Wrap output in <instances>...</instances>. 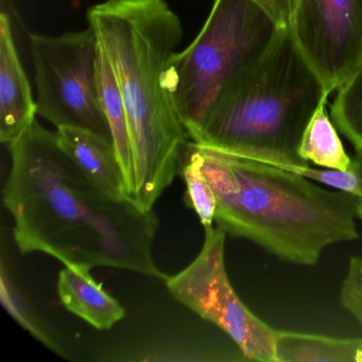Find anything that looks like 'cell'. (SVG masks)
Segmentation results:
<instances>
[{"label":"cell","mask_w":362,"mask_h":362,"mask_svg":"<svg viewBox=\"0 0 362 362\" xmlns=\"http://www.w3.org/2000/svg\"><path fill=\"white\" fill-rule=\"evenodd\" d=\"M296 0H291V11L293 10L294 5H296Z\"/></svg>","instance_id":"21"},{"label":"cell","mask_w":362,"mask_h":362,"mask_svg":"<svg viewBox=\"0 0 362 362\" xmlns=\"http://www.w3.org/2000/svg\"><path fill=\"white\" fill-rule=\"evenodd\" d=\"M272 20L279 28H288L291 22V0H254Z\"/></svg>","instance_id":"19"},{"label":"cell","mask_w":362,"mask_h":362,"mask_svg":"<svg viewBox=\"0 0 362 362\" xmlns=\"http://www.w3.org/2000/svg\"><path fill=\"white\" fill-rule=\"evenodd\" d=\"M37 101L21 62L11 20L0 14V141L10 145L37 120Z\"/></svg>","instance_id":"9"},{"label":"cell","mask_w":362,"mask_h":362,"mask_svg":"<svg viewBox=\"0 0 362 362\" xmlns=\"http://www.w3.org/2000/svg\"><path fill=\"white\" fill-rule=\"evenodd\" d=\"M194 144L216 199L215 222L284 262L317 264L326 247L359 238L354 196L273 165Z\"/></svg>","instance_id":"3"},{"label":"cell","mask_w":362,"mask_h":362,"mask_svg":"<svg viewBox=\"0 0 362 362\" xmlns=\"http://www.w3.org/2000/svg\"><path fill=\"white\" fill-rule=\"evenodd\" d=\"M97 82H98L101 105L111 129L114 147H115L122 173L126 177L129 197H130L133 180H134V166H133L132 149H131L126 107H124V99H122L113 69L100 45H99L98 58H97Z\"/></svg>","instance_id":"13"},{"label":"cell","mask_w":362,"mask_h":362,"mask_svg":"<svg viewBox=\"0 0 362 362\" xmlns=\"http://www.w3.org/2000/svg\"><path fill=\"white\" fill-rule=\"evenodd\" d=\"M341 304L357 320L362 327V257L351 256L349 270L343 281Z\"/></svg>","instance_id":"18"},{"label":"cell","mask_w":362,"mask_h":362,"mask_svg":"<svg viewBox=\"0 0 362 362\" xmlns=\"http://www.w3.org/2000/svg\"><path fill=\"white\" fill-rule=\"evenodd\" d=\"M29 40L37 115L57 129H82L113 143L99 96L94 29L60 35L31 33Z\"/></svg>","instance_id":"6"},{"label":"cell","mask_w":362,"mask_h":362,"mask_svg":"<svg viewBox=\"0 0 362 362\" xmlns=\"http://www.w3.org/2000/svg\"><path fill=\"white\" fill-rule=\"evenodd\" d=\"M59 144L78 168L101 189L117 197H129L114 144L90 131L57 129Z\"/></svg>","instance_id":"10"},{"label":"cell","mask_w":362,"mask_h":362,"mask_svg":"<svg viewBox=\"0 0 362 362\" xmlns=\"http://www.w3.org/2000/svg\"><path fill=\"white\" fill-rule=\"evenodd\" d=\"M279 29L254 0H215L200 33L171 56L163 76L189 139L226 88L262 58Z\"/></svg>","instance_id":"5"},{"label":"cell","mask_w":362,"mask_h":362,"mask_svg":"<svg viewBox=\"0 0 362 362\" xmlns=\"http://www.w3.org/2000/svg\"><path fill=\"white\" fill-rule=\"evenodd\" d=\"M325 98L290 27L281 28L262 58L220 96L190 141L349 192L354 184L349 171L315 168L298 156L305 128Z\"/></svg>","instance_id":"4"},{"label":"cell","mask_w":362,"mask_h":362,"mask_svg":"<svg viewBox=\"0 0 362 362\" xmlns=\"http://www.w3.org/2000/svg\"><path fill=\"white\" fill-rule=\"evenodd\" d=\"M7 147L11 169L4 204L13 217L21 253L41 252L65 266L164 277L153 258L160 228L153 209L98 187L61 147L57 131L37 120Z\"/></svg>","instance_id":"1"},{"label":"cell","mask_w":362,"mask_h":362,"mask_svg":"<svg viewBox=\"0 0 362 362\" xmlns=\"http://www.w3.org/2000/svg\"><path fill=\"white\" fill-rule=\"evenodd\" d=\"M351 167L349 170L355 173L358 180V192L354 196L355 202L356 215L362 219V150L356 151L355 156L351 158Z\"/></svg>","instance_id":"20"},{"label":"cell","mask_w":362,"mask_h":362,"mask_svg":"<svg viewBox=\"0 0 362 362\" xmlns=\"http://www.w3.org/2000/svg\"><path fill=\"white\" fill-rule=\"evenodd\" d=\"M325 98L309 120L298 146V156L305 162L321 168L349 171L351 158L345 151L332 120H330Z\"/></svg>","instance_id":"14"},{"label":"cell","mask_w":362,"mask_h":362,"mask_svg":"<svg viewBox=\"0 0 362 362\" xmlns=\"http://www.w3.org/2000/svg\"><path fill=\"white\" fill-rule=\"evenodd\" d=\"M290 30L328 96L362 65V0H296Z\"/></svg>","instance_id":"8"},{"label":"cell","mask_w":362,"mask_h":362,"mask_svg":"<svg viewBox=\"0 0 362 362\" xmlns=\"http://www.w3.org/2000/svg\"><path fill=\"white\" fill-rule=\"evenodd\" d=\"M1 298H3L6 308L8 309V313L10 311L16 321H18L25 329L28 330L35 338L41 341L54 353L63 354L60 345L50 337L49 332L44 328L41 322L35 317L33 311L16 293V290L12 288V285H10L9 281H7L4 273L3 279H1Z\"/></svg>","instance_id":"17"},{"label":"cell","mask_w":362,"mask_h":362,"mask_svg":"<svg viewBox=\"0 0 362 362\" xmlns=\"http://www.w3.org/2000/svg\"><path fill=\"white\" fill-rule=\"evenodd\" d=\"M276 362H362V338L277 330Z\"/></svg>","instance_id":"12"},{"label":"cell","mask_w":362,"mask_h":362,"mask_svg":"<svg viewBox=\"0 0 362 362\" xmlns=\"http://www.w3.org/2000/svg\"><path fill=\"white\" fill-rule=\"evenodd\" d=\"M90 269L65 266L59 274V298L65 308L97 329H110L126 315V310L97 283Z\"/></svg>","instance_id":"11"},{"label":"cell","mask_w":362,"mask_h":362,"mask_svg":"<svg viewBox=\"0 0 362 362\" xmlns=\"http://www.w3.org/2000/svg\"><path fill=\"white\" fill-rule=\"evenodd\" d=\"M204 230L200 253L181 272L167 277V288L182 304L221 328L247 360L276 362L277 330L243 304L228 279L224 262L226 233L219 226Z\"/></svg>","instance_id":"7"},{"label":"cell","mask_w":362,"mask_h":362,"mask_svg":"<svg viewBox=\"0 0 362 362\" xmlns=\"http://www.w3.org/2000/svg\"><path fill=\"white\" fill-rule=\"evenodd\" d=\"M86 16L126 107L134 166L130 198L151 211L173 184L190 139L163 86L183 25L166 0H105Z\"/></svg>","instance_id":"2"},{"label":"cell","mask_w":362,"mask_h":362,"mask_svg":"<svg viewBox=\"0 0 362 362\" xmlns=\"http://www.w3.org/2000/svg\"><path fill=\"white\" fill-rule=\"evenodd\" d=\"M330 117L356 151L362 150V65L337 88Z\"/></svg>","instance_id":"15"},{"label":"cell","mask_w":362,"mask_h":362,"mask_svg":"<svg viewBox=\"0 0 362 362\" xmlns=\"http://www.w3.org/2000/svg\"><path fill=\"white\" fill-rule=\"evenodd\" d=\"M185 152L187 158L182 167V177L186 185V204L196 211L204 228H211L215 222L217 199L203 173L202 153L192 141H188Z\"/></svg>","instance_id":"16"}]
</instances>
